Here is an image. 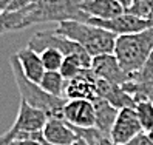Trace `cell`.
I'll list each match as a JSON object with an SVG mask.
<instances>
[{
  "instance_id": "1",
  "label": "cell",
  "mask_w": 153,
  "mask_h": 145,
  "mask_svg": "<svg viewBox=\"0 0 153 145\" xmlns=\"http://www.w3.org/2000/svg\"><path fill=\"white\" fill-rule=\"evenodd\" d=\"M84 0H40V2L22 8L19 11H10L16 23V31L30 28L33 25L45 22H88V14L84 11Z\"/></svg>"
},
{
  "instance_id": "2",
  "label": "cell",
  "mask_w": 153,
  "mask_h": 145,
  "mask_svg": "<svg viewBox=\"0 0 153 145\" xmlns=\"http://www.w3.org/2000/svg\"><path fill=\"white\" fill-rule=\"evenodd\" d=\"M54 31L60 36H64V37L76 42L91 57L114 53L116 36L90 23L67 20V22L57 23Z\"/></svg>"
},
{
  "instance_id": "3",
  "label": "cell",
  "mask_w": 153,
  "mask_h": 145,
  "mask_svg": "<svg viewBox=\"0 0 153 145\" xmlns=\"http://www.w3.org/2000/svg\"><path fill=\"white\" fill-rule=\"evenodd\" d=\"M153 53V26L141 33L116 37L114 56L121 68L133 76L139 72Z\"/></svg>"
},
{
  "instance_id": "4",
  "label": "cell",
  "mask_w": 153,
  "mask_h": 145,
  "mask_svg": "<svg viewBox=\"0 0 153 145\" xmlns=\"http://www.w3.org/2000/svg\"><path fill=\"white\" fill-rule=\"evenodd\" d=\"M10 65H11V71H13V76H14L22 101H25L28 105L34 108L42 110L48 117H62V111H64V107L67 104V99L56 97V96L45 93L39 84H34L26 79L16 54H13L10 57Z\"/></svg>"
},
{
  "instance_id": "5",
  "label": "cell",
  "mask_w": 153,
  "mask_h": 145,
  "mask_svg": "<svg viewBox=\"0 0 153 145\" xmlns=\"http://www.w3.org/2000/svg\"><path fill=\"white\" fill-rule=\"evenodd\" d=\"M87 23L108 31V33L114 34L116 37H119V36H127V34H134V33H141V31L149 30V28L153 26L150 20L141 19V17H136V16H131L128 13H124V14L114 17V19H110V20L91 19V17H90Z\"/></svg>"
},
{
  "instance_id": "6",
  "label": "cell",
  "mask_w": 153,
  "mask_h": 145,
  "mask_svg": "<svg viewBox=\"0 0 153 145\" xmlns=\"http://www.w3.org/2000/svg\"><path fill=\"white\" fill-rule=\"evenodd\" d=\"M142 133L144 130L139 124L134 108H121L110 131V139L113 145H124Z\"/></svg>"
},
{
  "instance_id": "7",
  "label": "cell",
  "mask_w": 153,
  "mask_h": 145,
  "mask_svg": "<svg viewBox=\"0 0 153 145\" xmlns=\"http://www.w3.org/2000/svg\"><path fill=\"white\" fill-rule=\"evenodd\" d=\"M31 50L36 53H40L47 48H56L59 50L64 56H71V54H77V53H84V50L73 40H70L64 36L57 34L56 31H39L36 33L33 37L30 39L28 45Z\"/></svg>"
},
{
  "instance_id": "8",
  "label": "cell",
  "mask_w": 153,
  "mask_h": 145,
  "mask_svg": "<svg viewBox=\"0 0 153 145\" xmlns=\"http://www.w3.org/2000/svg\"><path fill=\"white\" fill-rule=\"evenodd\" d=\"M62 117L65 122H68L71 127H76V128L96 127L94 105L91 101H84V99L67 101L64 111H62Z\"/></svg>"
},
{
  "instance_id": "9",
  "label": "cell",
  "mask_w": 153,
  "mask_h": 145,
  "mask_svg": "<svg viewBox=\"0 0 153 145\" xmlns=\"http://www.w3.org/2000/svg\"><path fill=\"white\" fill-rule=\"evenodd\" d=\"M97 76L93 72L91 68L82 70L79 74L73 79L67 80V88L64 97L67 101L73 99H84V101H94L97 99V90H96Z\"/></svg>"
},
{
  "instance_id": "10",
  "label": "cell",
  "mask_w": 153,
  "mask_h": 145,
  "mask_svg": "<svg viewBox=\"0 0 153 145\" xmlns=\"http://www.w3.org/2000/svg\"><path fill=\"white\" fill-rule=\"evenodd\" d=\"M91 70L99 79H104L107 82L119 87H122L125 82H128L131 79V76L121 68L114 54H102V56L93 57Z\"/></svg>"
},
{
  "instance_id": "11",
  "label": "cell",
  "mask_w": 153,
  "mask_h": 145,
  "mask_svg": "<svg viewBox=\"0 0 153 145\" xmlns=\"http://www.w3.org/2000/svg\"><path fill=\"white\" fill-rule=\"evenodd\" d=\"M47 121H48V116L45 114L42 110L28 105L25 101H22V99H20L19 111H17L16 121H14L11 128L16 133L33 134V133L42 131L45 124H47Z\"/></svg>"
},
{
  "instance_id": "12",
  "label": "cell",
  "mask_w": 153,
  "mask_h": 145,
  "mask_svg": "<svg viewBox=\"0 0 153 145\" xmlns=\"http://www.w3.org/2000/svg\"><path fill=\"white\" fill-rule=\"evenodd\" d=\"M42 133V139L51 145H74L77 134L62 117H48Z\"/></svg>"
},
{
  "instance_id": "13",
  "label": "cell",
  "mask_w": 153,
  "mask_h": 145,
  "mask_svg": "<svg viewBox=\"0 0 153 145\" xmlns=\"http://www.w3.org/2000/svg\"><path fill=\"white\" fill-rule=\"evenodd\" d=\"M96 90H97V97L104 99L108 104H111L116 108H134V101L130 94L124 91V88L119 85H113L110 82H107L104 79L97 77L96 82Z\"/></svg>"
},
{
  "instance_id": "14",
  "label": "cell",
  "mask_w": 153,
  "mask_h": 145,
  "mask_svg": "<svg viewBox=\"0 0 153 145\" xmlns=\"http://www.w3.org/2000/svg\"><path fill=\"white\" fill-rule=\"evenodd\" d=\"M16 56L20 63V68L23 71L25 77L34 84H40V80L45 74V67L42 63L40 54L31 50L30 47H25L17 51Z\"/></svg>"
},
{
  "instance_id": "15",
  "label": "cell",
  "mask_w": 153,
  "mask_h": 145,
  "mask_svg": "<svg viewBox=\"0 0 153 145\" xmlns=\"http://www.w3.org/2000/svg\"><path fill=\"white\" fill-rule=\"evenodd\" d=\"M84 11L91 19H101V20H110L125 13V8L118 0H85Z\"/></svg>"
},
{
  "instance_id": "16",
  "label": "cell",
  "mask_w": 153,
  "mask_h": 145,
  "mask_svg": "<svg viewBox=\"0 0 153 145\" xmlns=\"http://www.w3.org/2000/svg\"><path fill=\"white\" fill-rule=\"evenodd\" d=\"M93 105H94V114H96V127L99 130H102L104 133L110 134L113 124L116 121V117H118L119 108L113 107L111 104L99 97L93 101Z\"/></svg>"
},
{
  "instance_id": "17",
  "label": "cell",
  "mask_w": 153,
  "mask_h": 145,
  "mask_svg": "<svg viewBox=\"0 0 153 145\" xmlns=\"http://www.w3.org/2000/svg\"><path fill=\"white\" fill-rule=\"evenodd\" d=\"M91 62H93V57L90 54H87L85 51L77 53V54H71V56H65L59 72L67 80H70V79L76 77L82 70L91 68Z\"/></svg>"
},
{
  "instance_id": "18",
  "label": "cell",
  "mask_w": 153,
  "mask_h": 145,
  "mask_svg": "<svg viewBox=\"0 0 153 145\" xmlns=\"http://www.w3.org/2000/svg\"><path fill=\"white\" fill-rule=\"evenodd\" d=\"M39 85L45 93L56 96V97H64L65 88H67V79L59 71H45Z\"/></svg>"
},
{
  "instance_id": "19",
  "label": "cell",
  "mask_w": 153,
  "mask_h": 145,
  "mask_svg": "<svg viewBox=\"0 0 153 145\" xmlns=\"http://www.w3.org/2000/svg\"><path fill=\"white\" fill-rule=\"evenodd\" d=\"M71 128L74 130L79 139L85 141L88 145H113L110 134L104 133L97 127H91V128H76V127H71Z\"/></svg>"
},
{
  "instance_id": "20",
  "label": "cell",
  "mask_w": 153,
  "mask_h": 145,
  "mask_svg": "<svg viewBox=\"0 0 153 145\" xmlns=\"http://www.w3.org/2000/svg\"><path fill=\"white\" fill-rule=\"evenodd\" d=\"M134 111L144 133H149L153 128V104L150 101H139L134 105Z\"/></svg>"
},
{
  "instance_id": "21",
  "label": "cell",
  "mask_w": 153,
  "mask_h": 145,
  "mask_svg": "<svg viewBox=\"0 0 153 145\" xmlns=\"http://www.w3.org/2000/svg\"><path fill=\"white\" fill-rule=\"evenodd\" d=\"M42 63L45 67V71H59L62 67V62H64L65 56L62 54L59 50L56 48H47L39 53Z\"/></svg>"
},
{
  "instance_id": "22",
  "label": "cell",
  "mask_w": 153,
  "mask_h": 145,
  "mask_svg": "<svg viewBox=\"0 0 153 145\" xmlns=\"http://www.w3.org/2000/svg\"><path fill=\"white\" fill-rule=\"evenodd\" d=\"M152 10H153V0H131L130 6L125 8V13L149 20Z\"/></svg>"
},
{
  "instance_id": "23",
  "label": "cell",
  "mask_w": 153,
  "mask_h": 145,
  "mask_svg": "<svg viewBox=\"0 0 153 145\" xmlns=\"http://www.w3.org/2000/svg\"><path fill=\"white\" fill-rule=\"evenodd\" d=\"M13 31H16V28H14V20L11 13L10 11L2 13L0 14V34H6Z\"/></svg>"
},
{
  "instance_id": "24",
  "label": "cell",
  "mask_w": 153,
  "mask_h": 145,
  "mask_svg": "<svg viewBox=\"0 0 153 145\" xmlns=\"http://www.w3.org/2000/svg\"><path fill=\"white\" fill-rule=\"evenodd\" d=\"M40 2V0H13V3L10 5V8H8V11H19L22 10V8H26L30 5H34Z\"/></svg>"
},
{
  "instance_id": "25",
  "label": "cell",
  "mask_w": 153,
  "mask_h": 145,
  "mask_svg": "<svg viewBox=\"0 0 153 145\" xmlns=\"http://www.w3.org/2000/svg\"><path fill=\"white\" fill-rule=\"evenodd\" d=\"M124 145H153V142L147 138V134H146V133H142V134L136 136L134 139H131L130 142L124 144Z\"/></svg>"
},
{
  "instance_id": "26",
  "label": "cell",
  "mask_w": 153,
  "mask_h": 145,
  "mask_svg": "<svg viewBox=\"0 0 153 145\" xmlns=\"http://www.w3.org/2000/svg\"><path fill=\"white\" fill-rule=\"evenodd\" d=\"M16 131L13 130V128H10L6 133H3V134H0V145H11V142L16 139Z\"/></svg>"
},
{
  "instance_id": "27",
  "label": "cell",
  "mask_w": 153,
  "mask_h": 145,
  "mask_svg": "<svg viewBox=\"0 0 153 145\" xmlns=\"http://www.w3.org/2000/svg\"><path fill=\"white\" fill-rule=\"evenodd\" d=\"M11 145H43L39 139H36L33 138V136L30 134V138L28 139H14L11 142Z\"/></svg>"
},
{
  "instance_id": "28",
  "label": "cell",
  "mask_w": 153,
  "mask_h": 145,
  "mask_svg": "<svg viewBox=\"0 0 153 145\" xmlns=\"http://www.w3.org/2000/svg\"><path fill=\"white\" fill-rule=\"evenodd\" d=\"M11 3H13V0H0V14L6 13Z\"/></svg>"
},
{
  "instance_id": "29",
  "label": "cell",
  "mask_w": 153,
  "mask_h": 145,
  "mask_svg": "<svg viewBox=\"0 0 153 145\" xmlns=\"http://www.w3.org/2000/svg\"><path fill=\"white\" fill-rule=\"evenodd\" d=\"M31 136H33V138H36V139H39V141H40V142H42L43 145H51V144H48V142H45V141L42 139V133H40V131H39V133H33Z\"/></svg>"
},
{
  "instance_id": "30",
  "label": "cell",
  "mask_w": 153,
  "mask_h": 145,
  "mask_svg": "<svg viewBox=\"0 0 153 145\" xmlns=\"http://www.w3.org/2000/svg\"><path fill=\"white\" fill-rule=\"evenodd\" d=\"M118 2H121V3L124 5V8H128L130 3H131V0H118Z\"/></svg>"
},
{
  "instance_id": "31",
  "label": "cell",
  "mask_w": 153,
  "mask_h": 145,
  "mask_svg": "<svg viewBox=\"0 0 153 145\" xmlns=\"http://www.w3.org/2000/svg\"><path fill=\"white\" fill-rule=\"evenodd\" d=\"M74 145H88V144H87L85 141H82V139H79V138H77V141H76Z\"/></svg>"
},
{
  "instance_id": "32",
  "label": "cell",
  "mask_w": 153,
  "mask_h": 145,
  "mask_svg": "<svg viewBox=\"0 0 153 145\" xmlns=\"http://www.w3.org/2000/svg\"><path fill=\"white\" fill-rule=\"evenodd\" d=\"M146 134H147V138H149V139H150V141L153 142V128H152V130H150L149 133H146Z\"/></svg>"
},
{
  "instance_id": "33",
  "label": "cell",
  "mask_w": 153,
  "mask_h": 145,
  "mask_svg": "<svg viewBox=\"0 0 153 145\" xmlns=\"http://www.w3.org/2000/svg\"><path fill=\"white\" fill-rule=\"evenodd\" d=\"M149 20H150V22H152V25H153V10H152V14L149 16Z\"/></svg>"
},
{
  "instance_id": "34",
  "label": "cell",
  "mask_w": 153,
  "mask_h": 145,
  "mask_svg": "<svg viewBox=\"0 0 153 145\" xmlns=\"http://www.w3.org/2000/svg\"><path fill=\"white\" fill-rule=\"evenodd\" d=\"M84 2H85V0H84Z\"/></svg>"
}]
</instances>
